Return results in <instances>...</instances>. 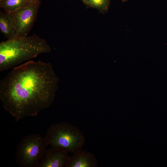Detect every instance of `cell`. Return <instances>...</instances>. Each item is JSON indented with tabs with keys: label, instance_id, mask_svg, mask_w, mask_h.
Returning a JSON list of instances; mask_svg holds the SVG:
<instances>
[{
	"label": "cell",
	"instance_id": "7c38bea8",
	"mask_svg": "<svg viewBox=\"0 0 167 167\" xmlns=\"http://www.w3.org/2000/svg\"><path fill=\"white\" fill-rule=\"evenodd\" d=\"M84 2L86 3H87V0H82Z\"/></svg>",
	"mask_w": 167,
	"mask_h": 167
},
{
	"label": "cell",
	"instance_id": "277c9868",
	"mask_svg": "<svg viewBox=\"0 0 167 167\" xmlns=\"http://www.w3.org/2000/svg\"><path fill=\"white\" fill-rule=\"evenodd\" d=\"M45 137L38 134L23 137L17 145L15 161L20 167H37L48 145Z\"/></svg>",
	"mask_w": 167,
	"mask_h": 167
},
{
	"label": "cell",
	"instance_id": "8992f818",
	"mask_svg": "<svg viewBox=\"0 0 167 167\" xmlns=\"http://www.w3.org/2000/svg\"><path fill=\"white\" fill-rule=\"evenodd\" d=\"M67 153L63 149L51 147L46 149L37 167H66L69 157Z\"/></svg>",
	"mask_w": 167,
	"mask_h": 167
},
{
	"label": "cell",
	"instance_id": "8fae6325",
	"mask_svg": "<svg viewBox=\"0 0 167 167\" xmlns=\"http://www.w3.org/2000/svg\"><path fill=\"white\" fill-rule=\"evenodd\" d=\"M27 1L31 2H33V1H40V0H27Z\"/></svg>",
	"mask_w": 167,
	"mask_h": 167
},
{
	"label": "cell",
	"instance_id": "ba28073f",
	"mask_svg": "<svg viewBox=\"0 0 167 167\" xmlns=\"http://www.w3.org/2000/svg\"><path fill=\"white\" fill-rule=\"evenodd\" d=\"M0 29L3 35L11 39L18 36L12 13L0 11Z\"/></svg>",
	"mask_w": 167,
	"mask_h": 167
},
{
	"label": "cell",
	"instance_id": "5b68a950",
	"mask_svg": "<svg viewBox=\"0 0 167 167\" xmlns=\"http://www.w3.org/2000/svg\"><path fill=\"white\" fill-rule=\"evenodd\" d=\"M40 0L29 2L12 13L18 36H27L36 19Z\"/></svg>",
	"mask_w": 167,
	"mask_h": 167
},
{
	"label": "cell",
	"instance_id": "30bf717a",
	"mask_svg": "<svg viewBox=\"0 0 167 167\" xmlns=\"http://www.w3.org/2000/svg\"><path fill=\"white\" fill-rule=\"evenodd\" d=\"M109 0H87V3L92 7L101 10L107 9Z\"/></svg>",
	"mask_w": 167,
	"mask_h": 167
},
{
	"label": "cell",
	"instance_id": "9c48e42d",
	"mask_svg": "<svg viewBox=\"0 0 167 167\" xmlns=\"http://www.w3.org/2000/svg\"><path fill=\"white\" fill-rule=\"evenodd\" d=\"M29 2L27 0H0V7L5 12L12 13Z\"/></svg>",
	"mask_w": 167,
	"mask_h": 167
},
{
	"label": "cell",
	"instance_id": "6da1fadb",
	"mask_svg": "<svg viewBox=\"0 0 167 167\" xmlns=\"http://www.w3.org/2000/svg\"><path fill=\"white\" fill-rule=\"evenodd\" d=\"M57 81L50 63L30 60L15 67L0 81L3 107L16 121L36 116L53 101Z\"/></svg>",
	"mask_w": 167,
	"mask_h": 167
},
{
	"label": "cell",
	"instance_id": "3957f363",
	"mask_svg": "<svg viewBox=\"0 0 167 167\" xmlns=\"http://www.w3.org/2000/svg\"><path fill=\"white\" fill-rule=\"evenodd\" d=\"M45 138L48 145L74 154L82 150L85 141L79 129L66 122L52 125L48 129Z\"/></svg>",
	"mask_w": 167,
	"mask_h": 167
},
{
	"label": "cell",
	"instance_id": "7a4b0ae2",
	"mask_svg": "<svg viewBox=\"0 0 167 167\" xmlns=\"http://www.w3.org/2000/svg\"><path fill=\"white\" fill-rule=\"evenodd\" d=\"M46 41L34 34L7 39L0 43V71L6 70L20 63L50 52Z\"/></svg>",
	"mask_w": 167,
	"mask_h": 167
},
{
	"label": "cell",
	"instance_id": "52a82bcc",
	"mask_svg": "<svg viewBox=\"0 0 167 167\" xmlns=\"http://www.w3.org/2000/svg\"><path fill=\"white\" fill-rule=\"evenodd\" d=\"M97 161L94 154L81 150L69 157L66 167H96Z\"/></svg>",
	"mask_w": 167,
	"mask_h": 167
}]
</instances>
